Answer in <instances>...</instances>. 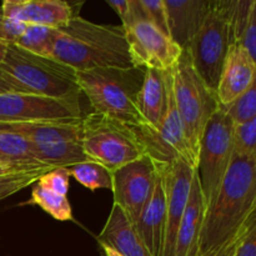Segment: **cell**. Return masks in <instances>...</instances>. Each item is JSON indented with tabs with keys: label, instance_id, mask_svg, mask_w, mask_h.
Segmentation results:
<instances>
[{
	"label": "cell",
	"instance_id": "obj_1",
	"mask_svg": "<svg viewBox=\"0 0 256 256\" xmlns=\"http://www.w3.org/2000/svg\"><path fill=\"white\" fill-rule=\"evenodd\" d=\"M256 209V159L234 155L212 204L205 209L196 256H214L239 236Z\"/></svg>",
	"mask_w": 256,
	"mask_h": 256
},
{
	"label": "cell",
	"instance_id": "obj_2",
	"mask_svg": "<svg viewBox=\"0 0 256 256\" xmlns=\"http://www.w3.org/2000/svg\"><path fill=\"white\" fill-rule=\"evenodd\" d=\"M52 58L75 72L134 66L122 26L96 24L79 15L59 29Z\"/></svg>",
	"mask_w": 256,
	"mask_h": 256
},
{
	"label": "cell",
	"instance_id": "obj_3",
	"mask_svg": "<svg viewBox=\"0 0 256 256\" xmlns=\"http://www.w3.org/2000/svg\"><path fill=\"white\" fill-rule=\"evenodd\" d=\"M145 69L102 68L76 72L80 92L88 98L95 112L108 115L129 126L145 125L138 109V94Z\"/></svg>",
	"mask_w": 256,
	"mask_h": 256
},
{
	"label": "cell",
	"instance_id": "obj_4",
	"mask_svg": "<svg viewBox=\"0 0 256 256\" xmlns=\"http://www.w3.org/2000/svg\"><path fill=\"white\" fill-rule=\"evenodd\" d=\"M0 68L20 82L30 94L54 99H79L76 72L68 65L40 56L10 44Z\"/></svg>",
	"mask_w": 256,
	"mask_h": 256
},
{
	"label": "cell",
	"instance_id": "obj_5",
	"mask_svg": "<svg viewBox=\"0 0 256 256\" xmlns=\"http://www.w3.org/2000/svg\"><path fill=\"white\" fill-rule=\"evenodd\" d=\"M170 75L176 110L188 142L198 158L205 128L220 108L216 92L210 89L202 79L186 50L182 52L178 64L170 70Z\"/></svg>",
	"mask_w": 256,
	"mask_h": 256
},
{
	"label": "cell",
	"instance_id": "obj_6",
	"mask_svg": "<svg viewBox=\"0 0 256 256\" xmlns=\"http://www.w3.org/2000/svg\"><path fill=\"white\" fill-rule=\"evenodd\" d=\"M235 4L232 0H212L202 28L186 49L196 72L214 92L228 52L235 42Z\"/></svg>",
	"mask_w": 256,
	"mask_h": 256
},
{
	"label": "cell",
	"instance_id": "obj_7",
	"mask_svg": "<svg viewBox=\"0 0 256 256\" xmlns=\"http://www.w3.org/2000/svg\"><path fill=\"white\" fill-rule=\"evenodd\" d=\"M82 145L88 160L112 172L146 155L132 126L95 112L82 119Z\"/></svg>",
	"mask_w": 256,
	"mask_h": 256
},
{
	"label": "cell",
	"instance_id": "obj_8",
	"mask_svg": "<svg viewBox=\"0 0 256 256\" xmlns=\"http://www.w3.org/2000/svg\"><path fill=\"white\" fill-rule=\"evenodd\" d=\"M82 119L2 124L0 129L18 132L32 142L38 162L54 168H69L86 162L82 145Z\"/></svg>",
	"mask_w": 256,
	"mask_h": 256
},
{
	"label": "cell",
	"instance_id": "obj_9",
	"mask_svg": "<svg viewBox=\"0 0 256 256\" xmlns=\"http://www.w3.org/2000/svg\"><path fill=\"white\" fill-rule=\"evenodd\" d=\"M235 122L220 106L204 130L198 152L196 172L206 208L212 204L234 158Z\"/></svg>",
	"mask_w": 256,
	"mask_h": 256
},
{
	"label": "cell",
	"instance_id": "obj_10",
	"mask_svg": "<svg viewBox=\"0 0 256 256\" xmlns=\"http://www.w3.org/2000/svg\"><path fill=\"white\" fill-rule=\"evenodd\" d=\"M122 26L134 66L169 72L182 58L184 50L145 19L139 0H132L129 16Z\"/></svg>",
	"mask_w": 256,
	"mask_h": 256
},
{
	"label": "cell",
	"instance_id": "obj_11",
	"mask_svg": "<svg viewBox=\"0 0 256 256\" xmlns=\"http://www.w3.org/2000/svg\"><path fill=\"white\" fill-rule=\"evenodd\" d=\"M166 109L160 126L155 129L145 124L132 126V129L144 146L146 155H149L155 162L170 164L175 160H182L196 169L198 158L188 142L182 119L175 105L170 70L166 72Z\"/></svg>",
	"mask_w": 256,
	"mask_h": 256
},
{
	"label": "cell",
	"instance_id": "obj_12",
	"mask_svg": "<svg viewBox=\"0 0 256 256\" xmlns=\"http://www.w3.org/2000/svg\"><path fill=\"white\" fill-rule=\"evenodd\" d=\"M80 118L79 99H54L30 92L0 94V125Z\"/></svg>",
	"mask_w": 256,
	"mask_h": 256
},
{
	"label": "cell",
	"instance_id": "obj_13",
	"mask_svg": "<svg viewBox=\"0 0 256 256\" xmlns=\"http://www.w3.org/2000/svg\"><path fill=\"white\" fill-rule=\"evenodd\" d=\"M156 175V164L149 155H144L112 172L114 204L122 208L134 224L152 195Z\"/></svg>",
	"mask_w": 256,
	"mask_h": 256
},
{
	"label": "cell",
	"instance_id": "obj_14",
	"mask_svg": "<svg viewBox=\"0 0 256 256\" xmlns=\"http://www.w3.org/2000/svg\"><path fill=\"white\" fill-rule=\"evenodd\" d=\"M164 176L165 198H166V228L162 256H174L175 242L182 215L189 202L195 168L182 160L170 164H158Z\"/></svg>",
	"mask_w": 256,
	"mask_h": 256
},
{
	"label": "cell",
	"instance_id": "obj_15",
	"mask_svg": "<svg viewBox=\"0 0 256 256\" xmlns=\"http://www.w3.org/2000/svg\"><path fill=\"white\" fill-rule=\"evenodd\" d=\"M2 16L19 20L26 25L60 29L76 16V9L62 0H5Z\"/></svg>",
	"mask_w": 256,
	"mask_h": 256
},
{
	"label": "cell",
	"instance_id": "obj_16",
	"mask_svg": "<svg viewBox=\"0 0 256 256\" xmlns=\"http://www.w3.org/2000/svg\"><path fill=\"white\" fill-rule=\"evenodd\" d=\"M256 76V62L240 42H232L225 58L216 88L220 106H229L250 88Z\"/></svg>",
	"mask_w": 256,
	"mask_h": 256
},
{
	"label": "cell",
	"instance_id": "obj_17",
	"mask_svg": "<svg viewBox=\"0 0 256 256\" xmlns=\"http://www.w3.org/2000/svg\"><path fill=\"white\" fill-rule=\"evenodd\" d=\"M156 164V162H155ZM158 175L154 189L142 209L135 229L152 256H162L166 228V198H165L164 176L156 165Z\"/></svg>",
	"mask_w": 256,
	"mask_h": 256
},
{
	"label": "cell",
	"instance_id": "obj_18",
	"mask_svg": "<svg viewBox=\"0 0 256 256\" xmlns=\"http://www.w3.org/2000/svg\"><path fill=\"white\" fill-rule=\"evenodd\" d=\"M168 12L169 35L186 50L202 28L212 0H164Z\"/></svg>",
	"mask_w": 256,
	"mask_h": 256
},
{
	"label": "cell",
	"instance_id": "obj_19",
	"mask_svg": "<svg viewBox=\"0 0 256 256\" xmlns=\"http://www.w3.org/2000/svg\"><path fill=\"white\" fill-rule=\"evenodd\" d=\"M96 240L100 246L110 248L122 256H152L138 234L134 222L116 204H112V212Z\"/></svg>",
	"mask_w": 256,
	"mask_h": 256
},
{
	"label": "cell",
	"instance_id": "obj_20",
	"mask_svg": "<svg viewBox=\"0 0 256 256\" xmlns=\"http://www.w3.org/2000/svg\"><path fill=\"white\" fill-rule=\"evenodd\" d=\"M205 209H206V205L202 196L198 172L195 170L189 202H188L186 209H185L179 230H178L174 256H196L198 242H199L202 222H204Z\"/></svg>",
	"mask_w": 256,
	"mask_h": 256
},
{
	"label": "cell",
	"instance_id": "obj_21",
	"mask_svg": "<svg viewBox=\"0 0 256 256\" xmlns=\"http://www.w3.org/2000/svg\"><path fill=\"white\" fill-rule=\"evenodd\" d=\"M166 72L145 69L144 80L138 94V109L145 124L159 128L166 109Z\"/></svg>",
	"mask_w": 256,
	"mask_h": 256
},
{
	"label": "cell",
	"instance_id": "obj_22",
	"mask_svg": "<svg viewBox=\"0 0 256 256\" xmlns=\"http://www.w3.org/2000/svg\"><path fill=\"white\" fill-rule=\"evenodd\" d=\"M38 162L32 142L18 132L0 129V165L26 166Z\"/></svg>",
	"mask_w": 256,
	"mask_h": 256
},
{
	"label": "cell",
	"instance_id": "obj_23",
	"mask_svg": "<svg viewBox=\"0 0 256 256\" xmlns=\"http://www.w3.org/2000/svg\"><path fill=\"white\" fill-rule=\"evenodd\" d=\"M26 204L42 208L46 214L59 222H72V209L68 196L45 189L40 186L38 182H35L32 186V196Z\"/></svg>",
	"mask_w": 256,
	"mask_h": 256
},
{
	"label": "cell",
	"instance_id": "obj_24",
	"mask_svg": "<svg viewBox=\"0 0 256 256\" xmlns=\"http://www.w3.org/2000/svg\"><path fill=\"white\" fill-rule=\"evenodd\" d=\"M70 176L86 189L95 192L98 189H112V172L104 165L86 160L68 168Z\"/></svg>",
	"mask_w": 256,
	"mask_h": 256
},
{
	"label": "cell",
	"instance_id": "obj_25",
	"mask_svg": "<svg viewBox=\"0 0 256 256\" xmlns=\"http://www.w3.org/2000/svg\"><path fill=\"white\" fill-rule=\"evenodd\" d=\"M58 34L59 29L40 26V25H28L24 34L15 45L32 54L52 58V46Z\"/></svg>",
	"mask_w": 256,
	"mask_h": 256
},
{
	"label": "cell",
	"instance_id": "obj_26",
	"mask_svg": "<svg viewBox=\"0 0 256 256\" xmlns=\"http://www.w3.org/2000/svg\"><path fill=\"white\" fill-rule=\"evenodd\" d=\"M52 169H54V166L42 164L2 176L0 178V202L22 192V189L30 186L32 184L38 182V180L42 175Z\"/></svg>",
	"mask_w": 256,
	"mask_h": 256
},
{
	"label": "cell",
	"instance_id": "obj_27",
	"mask_svg": "<svg viewBox=\"0 0 256 256\" xmlns=\"http://www.w3.org/2000/svg\"><path fill=\"white\" fill-rule=\"evenodd\" d=\"M234 155L256 159V116L235 124Z\"/></svg>",
	"mask_w": 256,
	"mask_h": 256
},
{
	"label": "cell",
	"instance_id": "obj_28",
	"mask_svg": "<svg viewBox=\"0 0 256 256\" xmlns=\"http://www.w3.org/2000/svg\"><path fill=\"white\" fill-rule=\"evenodd\" d=\"M224 108V106H222ZM235 124L256 116V76L249 89L229 106L224 108Z\"/></svg>",
	"mask_w": 256,
	"mask_h": 256
},
{
	"label": "cell",
	"instance_id": "obj_29",
	"mask_svg": "<svg viewBox=\"0 0 256 256\" xmlns=\"http://www.w3.org/2000/svg\"><path fill=\"white\" fill-rule=\"evenodd\" d=\"M139 4L145 19L159 28L162 32L169 35L168 12L164 0H139Z\"/></svg>",
	"mask_w": 256,
	"mask_h": 256
},
{
	"label": "cell",
	"instance_id": "obj_30",
	"mask_svg": "<svg viewBox=\"0 0 256 256\" xmlns=\"http://www.w3.org/2000/svg\"><path fill=\"white\" fill-rule=\"evenodd\" d=\"M234 256H256V209L238 236Z\"/></svg>",
	"mask_w": 256,
	"mask_h": 256
},
{
	"label": "cell",
	"instance_id": "obj_31",
	"mask_svg": "<svg viewBox=\"0 0 256 256\" xmlns=\"http://www.w3.org/2000/svg\"><path fill=\"white\" fill-rule=\"evenodd\" d=\"M70 178L72 176L68 172V168H54L46 174L42 175L38 180V184L45 189L56 192V194L68 196L70 188Z\"/></svg>",
	"mask_w": 256,
	"mask_h": 256
},
{
	"label": "cell",
	"instance_id": "obj_32",
	"mask_svg": "<svg viewBox=\"0 0 256 256\" xmlns=\"http://www.w3.org/2000/svg\"><path fill=\"white\" fill-rule=\"evenodd\" d=\"M238 42H240L246 49L250 56L256 62V0L252 2L244 30H242V34Z\"/></svg>",
	"mask_w": 256,
	"mask_h": 256
},
{
	"label": "cell",
	"instance_id": "obj_33",
	"mask_svg": "<svg viewBox=\"0 0 256 256\" xmlns=\"http://www.w3.org/2000/svg\"><path fill=\"white\" fill-rule=\"evenodd\" d=\"M28 25L15 19L4 18L0 24V42L6 45L16 44L18 40L24 34Z\"/></svg>",
	"mask_w": 256,
	"mask_h": 256
},
{
	"label": "cell",
	"instance_id": "obj_34",
	"mask_svg": "<svg viewBox=\"0 0 256 256\" xmlns=\"http://www.w3.org/2000/svg\"><path fill=\"white\" fill-rule=\"evenodd\" d=\"M8 92H29L18 80L0 68V94Z\"/></svg>",
	"mask_w": 256,
	"mask_h": 256
},
{
	"label": "cell",
	"instance_id": "obj_35",
	"mask_svg": "<svg viewBox=\"0 0 256 256\" xmlns=\"http://www.w3.org/2000/svg\"><path fill=\"white\" fill-rule=\"evenodd\" d=\"M106 4L116 12L122 20V25L125 24L132 9V0H106Z\"/></svg>",
	"mask_w": 256,
	"mask_h": 256
},
{
	"label": "cell",
	"instance_id": "obj_36",
	"mask_svg": "<svg viewBox=\"0 0 256 256\" xmlns=\"http://www.w3.org/2000/svg\"><path fill=\"white\" fill-rule=\"evenodd\" d=\"M238 239V238H236ZM236 239L234 242H232L230 244H228L226 246L222 248L218 254H215L214 256H234V250H235V244H236Z\"/></svg>",
	"mask_w": 256,
	"mask_h": 256
},
{
	"label": "cell",
	"instance_id": "obj_37",
	"mask_svg": "<svg viewBox=\"0 0 256 256\" xmlns=\"http://www.w3.org/2000/svg\"><path fill=\"white\" fill-rule=\"evenodd\" d=\"M102 250V256H122L120 254H118L116 252H114L112 249L108 246H100Z\"/></svg>",
	"mask_w": 256,
	"mask_h": 256
},
{
	"label": "cell",
	"instance_id": "obj_38",
	"mask_svg": "<svg viewBox=\"0 0 256 256\" xmlns=\"http://www.w3.org/2000/svg\"><path fill=\"white\" fill-rule=\"evenodd\" d=\"M12 168H10V166H5V165H0V178L5 176V175L12 174V172H14V170H12Z\"/></svg>",
	"mask_w": 256,
	"mask_h": 256
},
{
	"label": "cell",
	"instance_id": "obj_39",
	"mask_svg": "<svg viewBox=\"0 0 256 256\" xmlns=\"http://www.w3.org/2000/svg\"><path fill=\"white\" fill-rule=\"evenodd\" d=\"M6 48H8V45L5 44V42H0V62L4 60L5 54H6Z\"/></svg>",
	"mask_w": 256,
	"mask_h": 256
},
{
	"label": "cell",
	"instance_id": "obj_40",
	"mask_svg": "<svg viewBox=\"0 0 256 256\" xmlns=\"http://www.w3.org/2000/svg\"><path fill=\"white\" fill-rule=\"evenodd\" d=\"M2 19H4V16H2V6H0V24H2Z\"/></svg>",
	"mask_w": 256,
	"mask_h": 256
}]
</instances>
